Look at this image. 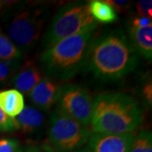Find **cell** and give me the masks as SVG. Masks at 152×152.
<instances>
[{
  "instance_id": "cell-1",
  "label": "cell",
  "mask_w": 152,
  "mask_h": 152,
  "mask_svg": "<svg viewBox=\"0 0 152 152\" xmlns=\"http://www.w3.org/2000/svg\"><path fill=\"white\" fill-rule=\"evenodd\" d=\"M138 53L123 30L104 31L93 38L84 70L102 82L121 80L135 69Z\"/></svg>"
},
{
  "instance_id": "cell-2",
  "label": "cell",
  "mask_w": 152,
  "mask_h": 152,
  "mask_svg": "<svg viewBox=\"0 0 152 152\" xmlns=\"http://www.w3.org/2000/svg\"><path fill=\"white\" fill-rule=\"evenodd\" d=\"M144 112L133 96L121 92L100 94L93 100L90 126L93 133H134L141 125Z\"/></svg>"
},
{
  "instance_id": "cell-3",
  "label": "cell",
  "mask_w": 152,
  "mask_h": 152,
  "mask_svg": "<svg viewBox=\"0 0 152 152\" xmlns=\"http://www.w3.org/2000/svg\"><path fill=\"white\" fill-rule=\"evenodd\" d=\"M96 31L65 38L42 52L39 68L53 80L67 81L85 69Z\"/></svg>"
},
{
  "instance_id": "cell-4",
  "label": "cell",
  "mask_w": 152,
  "mask_h": 152,
  "mask_svg": "<svg viewBox=\"0 0 152 152\" xmlns=\"http://www.w3.org/2000/svg\"><path fill=\"white\" fill-rule=\"evenodd\" d=\"M7 37L22 53L37 48L51 11L43 3L10 2L4 10Z\"/></svg>"
},
{
  "instance_id": "cell-5",
  "label": "cell",
  "mask_w": 152,
  "mask_h": 152,
  "mask_svg": "<svg viewBox=\"0 0 152 152\" xmlns=\"http://www.w3.org/2000/svg\"><path fill=\"white\" fill-rule=\"evenodd\" d=\"M98 23L91 15L87 2H69L61 6L52 19L41 42V51L65 38L96 31Z\"/></svg>"
},
{
  "instance_id": "cell-6",
  "label": "cell",
  "mask_w": 152,
  "mask_h": 152,
  "mask_svg": "<svg viewBox=\"0 0 152 152\" xmlns=\"http://www.w3.org/2000/svg\"><path fill=\"white\" fill-rule=\"evenodd\" d=\"M48 140L58 152H73L80 150L91 134L88 127L71 118L58 108L54 109L48 125Z\"/></svg>"
},
{
  "instance_id": "cell-7",
  "label": "cell",
  "mask_w": 152,
  "mask_h": 152,
  "mask_svg": "<svg viewBox=\"0 0 152 152\" xmlns=\"http://www.w3.org/2000/svg\"><path fill=\"white\" fill-rule=\"evenodd\" d=\"M57 108L71 118L88 127L92 113L93 99L86 88L66 84L59 87Z\"/></svg>"
},
{
  "instance_id": "cell-8",
  "label": "cell",
  "mask_w": 152,
  "mask_h": 152,
  "mask_svg": "<svg viewBox=\"0 0 152 152\" xmlns=\"http://www.w3.org/2000/svg\"><path fill=\"white\" fill-rule=\"evenodd\" d=\"M134 136V133H92L87 142L86 149L89 152H129Z\"/></svg>"
},
{
  "instance_id": "cell-9",
  "label": "cell",
  "mask_w": 152,
  "mask_h": 152,
  "mask_svg": "<svg viewBox=\"0 0 152 152\" xmlns=\"http://www.w3.org/2000/svg\"><path fill=\"white\" fill-rule=\"evenodd\" d=\"M24 134L31 138H39L48 131V122L42 111L32 106L25 107L21 113L15 118Z\"/></svg>"
},
{
  "instance_id": "cell-10",
  "label": "cell",
  "mask_w": 152,
  "mask_h": 152,
  "mask_svg": "<svg viewBox=\"0 0 152 152\" xmlns=\"http://www.w3.org/2000/svg\"><path fill=\"white\" fill-rule=\"evenodd\" d=\"M59 87L53 80L43 76L29 93V99L35 107L41 111H49L54 104H57Z\"/></svg>"
},
{
  "instance_id": "cell-11",
  "label": "cell",
  "mask_w": 152,
  "mask_h": 152,
  "mask_svg": "<svg viewBox=\"0 0 152 152\" xmlns=\"http://www.w3.org/2000/svg\"><path fill=\"white\" fill-rule=\"evenodd\" d=\"M42 78L39 66L31 60H27L15 73L10 85L20 93L29 94Z\"/></svg>"
},
{
  "instance_id": "cell-12",
  "label": "cell",
  "mask_w": 152,
  "mask_h": 152,
  "mask_svg": "<svg viewBox=\"0 0 152 152\" xmlns=\"http://www.w3.org/2000/svg\"><path fill=\"white\" fill-rule=\"evenodd\" d=\"M130 42L138 54L147 61L152 60V25L144 28L129 27Z\"/></svg>"
},
{
  "instance_id": "cell-13",
  "label": "cell",
  "mask_w": 152,
  "mask_h": 152,
  "mask_svg": "<svg viewBox=\"0 0 152 152\" xmlns=\"http://www.w3.org/2000/svg\"><path fill=\"white\" fill-rule=\"evenodd\" d=\"M0 60L4 61L15 71L24 64L25 57L15 44L0 30Z\"/></svg>"
},
{
  "instance_id": "cell-14",
  "label": "cell",
  "mask_w": 152,
  "mask_h": 152,
  "mask_svg": "<svg viewBox=\"0 0 152 152\" xmlns=\"http://www.w3.org/2000/svg\"><path fill=\"white\" fill-rule=\"evenodd\" d=\"M25 107V100L22 93L15 89L0 91V108L9 117L16 118Z\"/></svg>"
},
{
  "instance_id": "cell-15",
  "label": "cell",
  "mask_w": 152,
  "mask_h": 152,
  "mask_svg": "<svg viewBox=\"0 0 152 152\" xmlns=\"http://www.w3.org/2000/svg\"><path fill=\"white\" fill-rule=\"evenodd\" d=\"M89 10L95 20L102 24H112L118 20L117 11L106 1L92 0L88 3Z\"/></svg>"
},
{
  "instance_id": "cell-16",
  "label": "cell",
  "mask_w": 152,
  "mask_h": 152,
  "mask_svg": "<svg viewBox=\"0 0 152 152\" xmlns=\"http://www.w3.org/2000/svg\"><path fill=\"white\" fill-rule=\"evenodd\" d=\"M129 152H152V134L151 130L143 129L134 136Z\"/></svg>"
},
{
  "instance_id": "cell-17",
  "label": "cell",
  "mask_w": 152,
  "mask_h": 152,
  "mask_svg": "<svg viewBox=\"0 0 152 152\" xmlns=\"http://www.w3.org/2000/svg\"><path fill=\"white\" fill-rule=\"evenodd\" d=\"M18 130V125L15 118L9 117L0 108V132L12 133Z\"/></svg>"
},
{
  "instance_id": "cell-18",
  "label": "cell",
  "mask_w": 152,
  "mask_h": 152,
  "mask_svg": "<svg viewBox=\"0 0 152 152\" xmlns=\"http://www.w3.org/2000/svg\"><path fill=\"white\" fill-rule=\"evenodd\" d=\"M16 71L8 65L4 61L0 60V86L10 84L11 80Z\"/></svg>"
},
{
  "instance_id": "cell-19",
  "label": "cell",
  "mask_w": 152,
  "mask_h": 152,
  "mask_svg": "<svg viewBox=\"0 0 152 152\" xmlns=\"http://www.w3.org/2000/svg\"><path fill=\"white\" fill-rule=\"evenodd\" d=\"M135 10L138 16H145L151 18L152 1L151 0H140L135 4Z\"/></svg>"
},
{
  "instance_id": "cell-20",
  "label": "cell",
  "mask_w": 152,
  "mask_h": 152,
  "mask_svg": "<svg viewBox=\"0 0 152 152\" xmlns=\"http://www.w3.org/2000/svg\"><path fill=\"white\" fill-rule=\"evenodd\" d=\"M20 147V141L15 138L0 139V152H15Z\"/></svg>"
},
{
  "instance_id": "cell-21",
  "label": "cell",
  "mask_w": 152,
  "mask_h": 152,
  "mask_svg": "<svg viewBox=\"0 0 152 152\" xmlns=\"http://www.w3.org/2000/svg\"><path fill=\"white\" fill-rule=\"evenodd\" d=\"M106 2L112 6L117 13L129 11L132 6V2L128 0H107Z\"/></svg>"
},
{
  "instance_id": "cell-22",
  "label": "cell",
  "mask_w": 152,
  "mask_h": 152,
  "mask_svg": "<svg viewBox=\"0 0 152 152\" xmlns=\"http://www.w3.org/2000/svg\"><path fill=\"white\" fill-rule=\"evenodd\" d=\"M27 152H55L53 147L47 143H32L26 145Z\"/></svg>"
},
{
  "instance_id": "cell-23",
  "label": "cell",
  "mask_w": 152,
  "mask_h": 152,
  "mask_svg": "<svg viewBox=\"0 0 152 152\" xmlns=\"http://www.w3.org/2000/svg\"><path fill=\"white\" fill-rule=\"evenodd\" d=\"M152 25L151 18L145 16H137L129 23L130 28H144Z\"/></svg>"
},
{
  "instance_id": "cell-24",
  "label": "cell",
  "mask_w": 152,
  "mask_h": 152,
  "mask_svg": "<svg viewBox=\"0 0 152 152\" xmlns=\"http://www.w3.org/2000/svg\"><path fill=\"white\" fill-rule=\"evenodd\" d=\"M142 95L144 96V99L145 101L148 106L151 107L152 105V86L151 83L146 84L145 86L143 87L142 90Z\"/></svg>"
},
{
  "instance_id": "cell-25",
  "label": "cell",
  "mask_w": 152,
  "mask_h": 152,
  "mask_svg": "<svg viewBox=\"0 0 152 152\" xmlns=\"http://www.w3.org/2000/svg\"><path fill=\"white\" fill-rule=\"evenodd\" d=\"M8 4H9V2H1L0 1V11L4 10Z\"/></svg>"
},
{
  "instance_id": "cell-26",
  "label": "cell",
  "mask_w": 152,
  "mask_h": 152,
  "mask_svg": "<svg viewBox=\"0 0 152 152\" xmlns=\"http://www.w3.org/2000/svg\"><path fill=\"white\" fill-rule=\"evenodd\" d=\"M15 152H27V151H26V146H20V147L17 149V151Z\"/></svg>"
},
{
  "instance_id": "cell-27",
  "label": "cell",
  "mask_w": 152,
  "mask_h": 152,
  "mask_svg": "<svg viewBox=\"0 0 152 152\" xmlns=\"http://www.w3.org/2000/svg\"><path fill=\"white\" fill-rule=\"evenodd\" d=\"M73 152H89V151L87 150L86 148H84V149H80V150H78V151H75Z\"/></svg>"
}]
</instances>
